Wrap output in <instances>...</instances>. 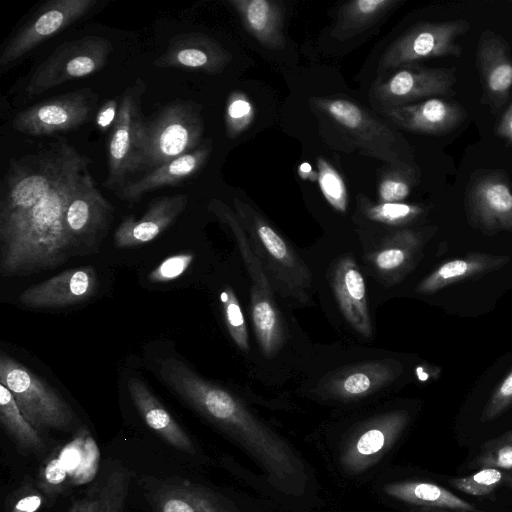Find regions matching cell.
<instances>
[{
	"mask_svg": "<svg viewBox=\"0 0 512 512\" xmlns=\"http://www.w3.org/2000/svg\"><path fill=\"white\" fill-rule=\"evenodd\" d=\"M203 131L201 108L191 101H172L152 117L143 118L138 132L137 173H148L195 150Z\"/></svg>",
	"mask_w": 512,
	"mask_h": 512,
	"instance_id": "3",
	"label": "cell"
},
{
	"mask_svg": "<svg viewBox=\"0 0 512 512\" xmlns=\"http://www.w3.org/2000/svg\"><path fill=\"white\" fill-rule=\"evenodd\" d=\"M97 96L89 89L70 91L19 112L13 129L29 136H51L77 129L92 116Z\"/></svg>",
	"mask_w": 512,
	"mask_h": 512,
	"instance_id": "10",
	"label": "cell"
},
{
	"mask_svg": "<svg viewBox=\"0 0 512 512\" xmlns=\"http://www.w3.org/2000/svg\"><path fill=\"white\" fill-rule=\"evenodd\" d=\"M98 496L89 495L76 500L68 512H96L98 507Z\"/></svg>",
	"mask_w": 512,
	"mask_h": 512,
	"instance_id": "47",
	"label": "cell"
},
{
	"mask_svg": "<svg viewBox=\"0 0 512 512\" xmlns=\"http://www.w3.org/2000/svg\"><path fill=\"white\" fill-rule=\"evenodd\" d=\"M233 202L246 232L259 242L269 258V263L275 265L279 273H284L286 280L308 285L310 274L286 241L248 203L239 198H234Z\"/></svg>",
	"mask_w": 512,
	"mask_h": 512,
	"instance_id": "17",
	"label": "cell"
},
{
	"mask_svg": "<svg viewBox=\"0 0 512 512\" xmlns=\"http://www.w3.org/2000/svg\"><path fill=\"white\" fill-rule=\"evenodd\" d=\"M0 421L17 446L26 453L40 454L45 444L37 430L23 415L12 393L0 383Z\"/></svg>",
	"mask_w": 512,
	"mask_h": 512,
	"instance_id": "31",
	"label": "cell"
},
{
	"mask_svg": "<svg viewBox=\"0 0 512 512\" xmlns=\"http://www.w3.org/2000/svg\"><path fill=\"white\" fill-rule=\"evenodd\" d=\"M469 29L470 23L462 19L418 23L387 48L380 67L388 69L422 59L460 56L462 49L457 40Z\"/></svg>",
	"mask_w": 512,
	"mask_h": 512,
	"instance_id": "8",
	"label": "cell"
},
{
	"mask_svg": "<svg viewBox=\"0 0 512 512\" xmlns=\"http://www.w3.org/2000/svg\"><path fill=\"white\" fill-rule=\"evenodd\" d=\"M512 406V370L503 378L496 386L487 401L480 420L481 422H489L498 418L507 409Z\"/></svg>",
	"mask_w": 512,
	"mask_h": 512,
	"instance_id": "42",
	"label": "cell"
},
{
	"mask_svg": "<svg viewBox=\"0 0 512 512\" xmlns=\"http://www.w3.org/2000/svg\"><path fill=\"white\" fill-rule=\"evenodd\" d=\"M400 3V0H354L346 2L338 10L331 36L341 41L350 39L372 27Z\"/></svg>",
	"mask_w": 512,
	"mask_h": 512,
	"instance_id": "29",
	"label": "cell"
},
{
	"mask_svg": "<svg viewBox=\"0 0 512 512\" xmlns=\"http://www.w3.org/2000/svg\"><path fill=\"white\" fill-rule=\"evenodd\" d=\"M470 468H497L512 470V436L507 432L502 436L486 441L480 453L469 464Z\"/></svg>",
	"mask_w": 512,
	"mask_h": 512,
	"instance_id": "37",
	"label": "cell"
},
{
	"mask_svg": "<svg viewBox=\"0 0 512 512\" xmlns=\"http://www.w3.org/2000/svg\"><path fill=\"white\" fill-rule=\"evenodd\" d=\"M333 288L340 310L347 322L358 333L370 336L371 320L368 312L365 281L351 258L342 259L336 266Z\"/></svg>",
	"mask_w": 512,
	"mask_h": 512,
	"instance_id": "22",
	"label": "cell"
},
{
	"mask_svg": "<svg viewBox=\"0 0 512 512\" xmlns=\"http://www.w3.org/2000/svg\"><path fill=\"white\" fill-rule=\"evenodd\" d=\"M155 512H237L222 497L200 485L172 480L152 496Z\"/></svg>",
	"mask_w": 512,
	"mask_h": 512,
	"instance_id": "26",
	"label": "cell"
},
{
	"mask_svg": "<svg viewBox=\"0 0 512 512\" xmlns=\"http://www.w3.org/2000/svg\"><path fill=\"white\" fill-rule=\"evenodd\" d=\"M188 196L176 194L155 199L141 218L127 216L114 233L118 248H128L146 244L157 238L185 210Z\"/></svg>",
	"mask_w": 512,
	"mask_h": 512,
	"instance_id": "19",
	"label": "cell"
},
{
	"mask_svg": "<svg viewBox=\"0 0 512 512\" xmlns=\"http://www.w3.org/2000/svg\"><path fill=\"white\" fill-rule=\"evenodd\" d=\"M508 433L512 436V430L508 431Z\"/></svg>",
	"mask_w": 512,
	"mask_h": 512,
	"instance_id": "50",
	"label": "cell"
},
{
	"mask_svg": "<svg viewBox=\"0 0 512 512\" xmlns=\"http://www.w3.org/2000/svg\"><path fill=\"white\" fill-rule=\"evenodd\" d=\"M408 421V413L400 410L381 415L365 425L343 451L341 461L346 471L359 473L375 463L395 443Z\"/></svg>",
	"mask_w": 512,
	"mask_h": 512,
	"instance_id": "14",
	"label": "cell"
},
{
	"mask_svg": "<svg viewBox=\"0 0 512 512\" xmlns=\"http://www.w3.org/2000/svg\"><path fill=\"white\" fill-rule=\"evenodd\" d=\"M383 491L404 503L431 508L474 511L475 507L449 490L425 481H402L386 484Z\"/></svg>",
	"mask_w": 512,
	"mask_h": 512,
	"instance_id": "28",
	"label": "cell"
},
{
	"mask_svg": "<svg viewBox=\"0 0 512 512\" xmlns=\"http://www.w3.org/2000/svg\"><path fill=\"white\" fill-rule=\"evenodd\" d=\"M422 241L412 231L398 232L375 256L376 266L383 271L407 268L420 252Z\"/></svg>",
	"mask_w": 512,
	"mask_h": 512,
	"instance_id": "32",
	"label": "cell"
},
{
	"mask_svg": "<svg viewBox=\"0 0 512 512\" xmlns=\"http://www.w3.org/2000/svg\"><path fill=\"white\" fill-rule=\"evenodd\" d=\"M505 473V470L497 468H481L471 475L450 480V484L466 494L486 496L504 480Z\"/></svg>",
	"mask_w": 512,
	"mask_h": 512,
	"instance_id": "40",
	"label": "cell"
},
{
	"mask_svg": "<svg viewBox=\"0 0 512 512\" xmlns=\"http://www.w3.org/2000/svg\"><path fill=\"white\" fill-rule=\"evenodd\" d=\"M251 315L258 343L263 353L272 357L284 343V327L272 292L255 284L251 289Z\"/></svg>",
	"mask_w": 512,
	"mask_h": 512,
	"instance_id": "27",
	"label": "cell"
},
{
	"mask_svg": "<svg viewBox=\"0 0 512 512\" xmlns=\"http://www.w3.org/2000/svg\"><path fill=\"white\" fill-rule=\"evenodd\" d=\"M509 261V256L469 253L441 264L418 284L416 292L423 295L433 294L456 283L481 278L501 269Z\"/></svg>",
	"mask_w": 512,
	"mask_h": 512,
	"instance_id": "24",
	"label": "cell"
},
{
	"mask_svg": "<svg viewBox=\"0 0 512 512\" xmlns=\"http://www.w3.org/2000/svg\"><path fill=\"white\" fill-rule=\"evenodd\" d=\"M113 214V205L100 193L88 172L65 212L66 231L77 254L100 244Z\"/></svg>",
	"mask_w": 512,
	"mask_h": 512,
	"instance_id": "12",
	"label": "cell"
},
{
	"mask_svg": "<svg viewBox=\"0 0 512 512\" xmlns=\"http://www.w3.org/2000/svg\"><path fill=\"white\" fill-rule=\"evenodd\" d=\"M128 391L135 407L151 430L172 447L190 455L196 454L191 438L143 381L130 378Z\"/></svg>",
	"mask_w": 512,
	"mask_h": 512,
	"instance_id": "23",
	"label": "cell"
},
{
	"mask_svg": "<svg viewBox=\"0 0 512 512\" xmlns=\"http://www.w3.org/2000/svg\"><path fill=\"white\" fill-rule=\"evenodd\" d=\"M398 374L399 371L387 362L364 364L336 376L328 390L345 399L361 397L392 381Z\"/></svg>",
	"mask_w": 512,
	"mask_h": 512,
	"instance_id": "30",
	"label": "cell"
},
{
	"mask_svg": "<svg viewBox=\"0 0 512 512\" xmlns=\"http://www.w3.org/2000/svg\"><path fill=\"white\" fill-rule=\"evenodd\" d=\"M245 30L267 49L279 50L285 45V9L272 0H230Z\"/></svg>",
	"mask_w": 512,
	"mask_h": 512,
	"instance_id": "25",
	"label": "cell"
},
{
	"mask_svg": "<svg viewBox=\"0 0 512 512\" xmlns=\"http://www.w3.org/2000/svg\"><path fill=\"white\" fill-rule=\"evenodd\" d=\"M298 174L304 180L315 182L318 180V172L314 171L308 162H303L298 166Z\"/></svg>",
	"mask_w": 512,
	"mask_h": 512,
	"instance_id": "48",
	"label": "cell"
},
{
	"mask_svg": "<svg viewBox=\"0 0 512 512\" xmlns=\"http://www.w3.org/2000/svg\"><path fill=\"white\" fill-rule=\"evenodd\" d=\"M455 72V68H405L377 83L373 96L383 108H389L448 95L457 81Z\"/></svg>",
	"mask_w": 512,
	"mask_h": 512,
	"instance_id": "13",
	"label": "cell"
},
{
	"mask_svg": "<svg viewBox=\"0 0 512 512\" xmlns=\"http://www.w3.org/2000/svg\"><path fill=\"white\" fill-rule=\"evenodd\" d=\"M99 288V280L92 266L63 271L24 290L19 301L31 308H55L87 301Z\"/></svg>",
	"mask_w": 512,
	"mask_h": 512,
	"instance_id": "15",
	"label": "cell"
},
{
	"mask_svg": "<svg viewBox=\"0 0 512 512\" xmlns=\"http://www.w3.org/2000/svg\"><path fill=\"white\" fill-rule=\"evenodd\" d=\"M120 101L107 100L96 112L95 125L101 132H106L113 127L117 119Z\"/></svg>",
	"mask_w": 512,
	"mask_h": 512,
	"instance_id": "44",
	"label": "cell"
},
{
	"mask_svg": "<svg viewBox=\"0 0 512 512\" xmlns=\"http://www.w3.org/2000/svg\"><path fill=\"white\" fill-rule=\"evenodd\" d=\"M112 51V43L96 35L62 43L34 70L25 93L35 97L67 81L94 74L105 66Z\"/></svg>",
	"mask_w": 512,
	"mask_h": 512,
	"instance_id": "6",
	"label": "cell"
},
{
	"mask_svg": "<svg viewBox=\"0 0 512 512\" xmlns=\"http://www.w3.org/2000/svg\"><path fill=\"white\" fill-rule=\"evenodd\" d=\"M96 4L97 0H52L41 5L5 45L0 55L1 72L84 17Z\"/></svg>",
	"mask_w": 512,
	"mask_h": 512,
	"instance_id": "9",
	"label": "cell"
},
{
	"mask_svg": "<svg viewBox=\"0 0 512 512\" xmlns=\"http://www.w3.org/2000/svg\"><path fill=\"white\" fill-rule=\"evenodd\" d=\"M504 480L507 483V485L512 489V470L506 471Z\"/></svg>",
	"mask_w": 512,
	"mask_h": 512,
	"instance_id": "49",
	"label": "cell"
},
{
	"mask_svg": "<svg viewBox=\"0 0 512 512\" xmlns=\"http://www.w3.org/2000/svg\"><path fill=\"white\" fill-rule=\"evenodd\" d=\"M65 479L64 464L59 458H53L39 474V487L45 494L55 496L62 490Z\"/></svg>",
	"mask_w": 512,
	"mask_h": 512,
	"instance_id": "43",
	"label": "cell"
},
{
	"mask_svg": "<svg viewBox=\"0 0 512 512\" xmlns=\"http://www.w3.org/2000/svg\"><path fill=\"white\" fill-rule=\"evenodd\" d=\"M471 225L485 234L512 231V190L499 171H481L471 177L466 193Z\"/></svg>",
	"mask_w": 512,
	"mask_h": 512,
	"instance_id": "11",
	"label": "cell"
},
{
	"mask_svg": "<svg viewBox=\"0 0 512 512\" xmlns=\"http://www.w3.org/2000/svg\"><path fill=\"white\" fill-rule=\"evenodd\" d=\"M220 301L223 306L224 318L235 344L243 352H248L249 338L244 320V316L238 302V299L230 287H226L220 293Z\"/></svg>",
	"mask_w": 512,
	"mask_h": 512,
	"instance_id": "39",
	"label": "cell"
},
{
	"mask_svg": "<svg viewBox=\"0 0 512 512\" xmlns=\"http://www.w3.org/2000/svg\"><path fill=\"white\" fill-rule=\"evenodd\" d=\"M231 59V53L214 38L203 33H181L170 39L165 52L153 61V65L212 75L221 73Z\"/></svg>",
	"mask_w": 512,
	"mask_h": 512,
	"instance_id": "16",
	"label": "cell"
},
{
	"mask_svg": "<svg viewBox=\"0 0 512 512\" xmlns=\"http://www.w3.org/2000/svg\"><path fill=\"white\" fill-rule=\"evenodd\" d=\"M477 66L487 98L499 108L512 88V60L502 37L492 31L483 32L477 48Z\"/></svg>",
	"mask_w": 512,
	"mask_h": 512,
	"instance_id": "21",
	"label": "cell"
},
{
	"mask_svg": "<svg viewBox=\"0 0 512 512\" xmlns=\"http://www.w3.org/2000/svg\"><path fill=\"white\" fill-rule=\"evenodd\" d=\"M130 480V472L122 466L111 471L97 495L96 512H124Z\"/></svg>",
	"mask_w": 512,
	"mask_h": 512,
	"instance_id": "35",
	"label": "cell"
},
{
	"mask_svg": "<svg viewBox=\"0 0 512 512\" xmlns=\"http://www.w3.org/2000/svg\"><path fill=\"white\" fill-rule=\"evenodd\" d=\"M382 112L405 130L428 134L449 132L467 116L465 109L458 103L437 97L417 104L383 108Z\"/></svg>",
	"mask_w": 512,
	"mask_h": 512,
	"instance_id": "18",
	"label": "cell"
},
{
	"mask_svg": "<svg viewBox=\"0 0 512 512\" xmlns=\"http://www.w3.org/2000/svg\"><path fill=\"white\" fill-rule=\"evenodd\" d=\"M367 218L388 225H406L424 213V207L404 202L371 203L368 199L360 200Z\"/></svg>",
	"mask_w": 512,
	"mask_h": 512,
	"instance_id": "34",
	"label": "cell"
},
{
	"mask_svg": "<svg viewBox=\"0 0 512 512\" xmlns=\"http://www.w3.org/2000/svg\"><path fill=\"white\" fill-rule=\"evenodd\" d=\"M0 383L37 429L70 431L77 423L72 407L45 380L9 355H0Z\"/></svg>",
	"mask_w": 512,
	"mask_h": 512,
	"instance_id": "4",
	"label": "cell"
},
{
	"mask_svg": "<svg viewBox=\"0 0 512 512\" xmlns=\"http://www.w3.org/2000/svg\"><path fill=\"white\" fill-rule=\"evenodd\" d=\"M311 104L341 128L365 155L390 165L408 163L401 156L396 133L358 103L342 97H315Z\"/></svg>",
	"mask_w": 512,
	"mask_h": 512,
	"instance_id": "5",
	"label": "cell"
},
{
	"mask_svg": "<svg viewBox=\"0 0 512 512\" xmlns=\"http://www.w3.org/2000/svg\"><path fill=\"white\" fill-rule=\"evenodd\" d=\"M499 137L512 143V103L505 110L496 128Z\"/></svg>",
	"mask_w": 512,
	"mask_h": 512,
	"instance_id": "46",
	"label": "cell"
},
{
	"mask_svg": "<svg viewBox=\"0 0 512 512\" xmlns=\"http://www.w3.org/2000/svg\"><path fill=\"white\" fill-rule=\"evenodd\" d=\"M159 373L184 402L245 449L262 466L274 487L288 494L302 493L308 478L300 458L236 396L205 380L175 357L164 359Z\"/></svg>",
	"mask_w": 512,
	"mask_h": 512,
	"instance_id": "2",
	"label": "cell"
},
{
	"mask_svg": "<svg viewBox=\"0 0 512 512\" xmlns=\"http://www.w3.org/2000/svg\"><path fill=\"white\" fill-rule=\"evenodd\" d=\"M89 164L63 138L10 161L0 201L2 275L53 269L77 254L66 231L65 212Z\"/></svg>",
	"mask_w": 512,
	"mask_h": 512,
	"instance_id": "1",
	"label": "cell"
},
{
	"mask_svg": "<svg viewBox=\"0 0 512 512\" xmlns=\"http://www.w3.org/2000/svg\"><path fill=\"white\" fill-rule=\"evenodd\" d=\"M211 141L195 150L162 164L135 181H129L118 190L117 197L129 203L138 202L148 192L177 183L198 173L211 154Z\"/></svg>",
	"mask_w": 512,
	"mask_h": 512,
	"instance_id": "20",
	"label": "cell"
},
{
	"mask_svg": "<svg viewBox=\"0 0 512 512\" xmlns=\"http://www.w3.org/2000/svg\"><path fill=\"white\" fill-rule=\"evenodd\" d=\"M146 85L140 78L127 87L120 99L117 119L108 141V175L104 186L117 192L137 173V143L141 100Z\"/></svg>",
	"mask_w": 512,
	"mask_h": 512,
	"instance_id": "7",
	"label": "cell"
},
{
	"mask_svg": "<svg viewBox=\"0 0 512 512\" xmlns=\"http://www.w3.org/2000/svg\"><path fill=\"white\" fill-rule=\"evenodd\" d=\"M193 260L194 255L189 252L169 256L148 274V279L153 283L173 281L188 270Z\"/></svg>",
	"mask_w": 512,
	"mask_h": 512,
	"instance_id": "41",
	"label": "cell"
},
{
	"mask_svg": "<svg viewBox=\"0 0 512 512\" xmlns=\"http://www.w3.org/2000/svg\"><path fill=\"white\" fill-rule=\"evenodd\" d=\"M254 105L242 91H232L225 108V130L229 138L234 139L246 131L254 120Z\"/></svg>",
	"mask_w": 512,
	"mask_h": 512,
	"instance_id": "36",
	"label": "cell"
},
{
	"mask_svg": "<svg viewBox=\"0 0 512 512\" xmlns=\"http://www.w3.org/2000/svg\"><path fill=\"white\" fill-rule=\"evenodd\" d=\"M419 172L409 163L390 165L380 178L378 197L381 202H402L418 183Z\"/></svg>",
	"mask_w": 512,
	"mask_h": 512,
	"instance_id": "33",
	"label": "cell"
},
{
	"mask_svg": "<svg viewBox=\"0 0 512 512\" xmlns=\"http://www.w3.org/2000/svg\"><path fill=\"white\" fill-rule=\"evenodd\" d=\"M42 503L43 497L40 493L28 492L15 501L10 512H37Z\"/></svg>",
	"mask_w": 512,
	"mask_h": 512,
	"instance_id": "45",
	"label": "cell"
},
{
	"mask_svg": "<svg viewBox=\"0 0 512 512\" xmlns=\"http://www.w3.org/2000/svg\"><path fill=\"white\" fill-rule=\"evenodd\" d=\"M317 169V181L324 198L335 210L345 212L348 205V193L342 176L323 157L317 158Z\"/></svg>",
	"mask_w": 512,
	"mask_h": 512,
	"instance_id": "38",
	"label": "cell"
}]
</instances>
